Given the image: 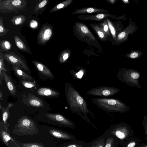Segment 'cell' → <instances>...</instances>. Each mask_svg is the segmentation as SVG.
Returning a JSON list of instances; mask_svg holds the SVG:
<instances>
[{
  "label": "cell",
  "instance_id": "cell-1",
  "mask_svg": "<svg viewBox=\"0 0 147 147\" xmlns=\"http://www.w3.org/2000/svg\"><path fill=\"white\" fill-rule=\"evenodd\" d=\"M65 96L69 107L72 113L76 114L82 119L95 129L97 128L90 120L88 115L90 114L95 120L94 113L89 109L84 98L71 85L67 83L65 89Z\"/></svg>",
  "mask_w": 147,
  "mask_h": 147
},
{
  "label": "cell",
  "instance_id": "cell-2",
  "mask_svg": "<svg viewBox=\"0 0 147 147\" xmlns=\"http://www.w3.org/2000/svg\"><path fill=\"white\" fill-rule=\"evenodd\" d=\"M99 108L109 113H125L130 110L129 107L121 100L115 98L98 97L91 99Z\"/></svg>",
  "mask_w": 147,
  "mask_h": 147
},
{
  "label": "cell",
  "instance_id": "cell-3",
  "mask_svg": "<svg viewBox=\"0 0 147 147\" xmlns=\"http://www.w3.org/2000/svg\"><path fill=\"white\" fill-rule=\"evenodd\" d=\"M38 132L34 121L26 116L22 117L18 119L12 130L13 134L20 136L36 135Z\"/></svg>",
  "mask_w": 147,
  "mask_h": 147
},
{
  "label": "cell",
  "instance_id": "cell-4",
  "mask_svg": "<svg viewBox=\"0 0 147 147\" xmlns=\"http://www.w3.org/2000/svg\"><path fill=\"white\" fill-rule=\"evenodd\" d=\"M104 133L116 136L121 145L129 138L134 136V131L131 128L123 123L109 125Z\"/></svg>",
  "mask_w": 147,
  "mask_h": 147
},
{
  "label": "cell",
  "instance_id": "cell-5",
  "mask_svg": "<svg viewBox=\"0 0 147 147\" xmlns=\"http://www.w3.org/2000/svg\"><path fill=\"white\" fill-rule=\"evenodd\" d=\"M119 79L127 85L141 88L139 80L141 73L136 70L131 68H123L120 71Z\"/></svg>",
  "mask_w": 147,
  "mask_h": 147
},
{
  "label": "cell",
  "instance_id": "cell-6",
  "mask_svg": "<svg viewBox=\"0 0 147 147\" xmlns=\"http://www.w3.org/2000/svg\"><path fill=\"white\" fill-rule=\"evenodd\" d=\"M26 0H3L0 2V12L7 13L18 10H25Z\"/></svg>",
  "mask_w": 147,
  "mask_h": 147
},
{
  "label": "cell",
  "instance_id": "cell-7",
  "mask_svg": "<svg viewBox=\"0 0 147 147\" xmlns=\"http://www.w3.org/2000/svg\"><path fill=\"white\" fill-rule=\"evenodd\" d=\"M120 90L114 87L103 86L94 88L86 92L88 95L103 97L111 96L118 93Z\"/></svg>",
  "mask_w": 147,
  "mask_h": 147
},
{
  "label": "cell",
  "instance_id": "cell-8",
  "mask_svg": "<svg viewBox=\"0 0 147 147\" xmlns=\"http://www.w3.org/2000/svg\"><path fill=\"white\" fill-rule=\"evenodd\" d=\"M0 57L3 58L14 66L26 71L28 67L24 61L19 56L13 52L2 53L1 52Z\"/></svg>",
  "mask_w": 147,
  "mask_h": 147
},
{
  "label": "cell",
  "instance_id": "cell-9",
  "mask_svg": "<svg viewBox=\"0 0 147 147\" xmlns=\"http://www.w3.org/2000/svg\"><path fill=\"white\" fill-rule=\"evenodd\" d=\"M46 116L50 120L54 121L56 125L71 128L75 127L76 125L74 122L62 115L47 113Z\"/></svg>",
  "mask_w": 147,
  "mask_h": 147
},
{
  "label": "cell",
  "instance_id": "cell-10",
  "mask_svg": "<svg viewBox=\"0 0 147 147\" xmlns=\"http://www.w3.org/2000/svg\"><path fill=\"white\" fill-rule=\"evenodd\" d=\"M22 96L23 102L30 107L37 108L40 110L46 107V104H47L41 99L30 93L27 96L23 94Z\"/></svg>",
  "mask_w": 147,
  "mask_h": 147
},
{
  "label": "cell",
  "instance_id": "cell-11",
  "mask_svg": "<svg viewBox=\"0 0 147 147\" xmlns=\"http://www.w3.org/2000/svg\"><path fill=\"white\" fill-rule=\"evenodd\" d=\"M53 33L52 28L49 24H45L41 28L38 34V43L41 45L45 44L50 39Z\"/></svg>",
  "mask_w": 147,
  "mask_h": 147
},
{
  "label": "cell",
  "instance_id": "cell-12",
  "mask_svg": "<svg viewBox=\"0 0 147 147\" xmlns=\"http://www.w3.org/2000/svg\"><path fill=\"white\" fill-rule=\"evenodd\" d=\"M137 29V27L135 24H129L123 31L118 34L115 42L120 44L125 41H128L129 35H133Z\"/></svg>",
  "mask_w": 147,
  "mask_h": 147
},
{
  "label": "cell",
  "instance_id": "cell-13",
  "mask_svg": "<svg viewBox=\"0 0 147 147\" xmlns=\"http://www.w3.org/2000/svg\"><path fill=\"white\" fill-rule=\"evenodd\" d=\"M74 30L81 36L87 37L91 40L94 41L96 40L87 26L82 23L76 22L74 26Z\"/></svg>",
  "mask_w": 147,
  "mask_h": 147
},
{
  "label": "cell",
  "instance_id": "cell-14",
  "mask_svg": "<svg viewBox=\"0 0 147 147\" xmlns=\"http://www.w3.org/2000/svg\"><path fill=\"white\" fill-rule=\"evenodd\" d=\"M78 19L82 20L102 21L108 18L116 19V17L107 13H100L92 15H82L77 17Z\"/></svg>",
  "mask_w": 147,
  "mask_h": 147
},
{
  "label": "cell",
  "instance_id": "cell-15",
  "mask_svg": "<svg viewBox=\"0 0 147 147\" xmlns=\"http://www.w3.org/2000/svg\"><path fill=\"white\" fill-rule=\"evenodd\" d=\"M49 133L53 136L63 140L71 141L76 140V137L73 134L61 130L50 129Z\"/></svg>",
  "mask_w": 147,
  "mask_h": 147
},
{
  "label": "cell",
  "instance_id": "cell-16",
  "mask_svg": "<svg viewBox=\"0 0 147 147\" xmlns=\"http://www.w3.org/2000/svg\"><path fill=\"white\" fill-rule=\"evenodd\" d=\"M109 11L108 10L95 7H86L77 9L71 13V14L73 15L107 13Z\"/></svg>",
  "mask_w": 147,
  "mask_h": 147
},
{
  "label": "cell",
  "instance_id": "cell-17",
  "mask_svg": "<svg viewBox=\"0 0 147 147\" xmlns=\"http://www.w3.org/2000/svg\"><path fill=\"white\" fill-rule=\"evenodd\" d=\"M37 94L40 96L49 98H56L60 94L59 92L51 88L42 87L38 89L37 91Z\"/></svg>",
  "mask_w": 147,
  "mask_h": 147
},
{
  "label": "cell",
  "instance_id": "cell-18",
  "mask_svg": "<svg viewBox=\"0 0 147 147\" xmlns=\"http://www.w3.org/2000/svg\"><path fill=\"white\" fill-rule=\"evenodd\" d=\"M102 136L105 140V147H117L118 146L119 143V140L115 136L104 133Z\"/></svg>",
  "mask_w": 147,
  "mask_h": 147
},
{
  "label": "cell",
  "instance_id": "cell-19",
  "mask_svg": "<svg viewBox=\"0 0 147 147\" xmlns=\"http://www.w3.org/2000/svg\"><path fill=\"white\" fill-rule=\"evenodd\" d=\"M91 142H86L81 140H73L66 142L60 146L62 147H91Z\"/></svg>",
  "mask_w": 147,
  "mask_h": 147
},
{
  "label": "cell",
  "instance_id": "cell-20",
  "mask_svg": "<svg viewBox=\"0 0 147 147\" xmlns=\"http://www.w3.org/2000/svg\"><path fill=\"white\" fill-rule=\"evenodd\" d=\"M32 62L37 70L42 74L50 77L53 76L51 72L45 65L36 60Z\"/></svg>",
  "mask_w": 147,
  "mask_h": 147
},
{
  "label": "cell",
  "instance_id": "cell-21",
  "mask_svg": "<svg viewBox=\"0 0 147 147\" xmlns=\"http://www.w3.org/2000/svg\"><path fill=\"white\" fill-rule=\"evenodd\" d=\"M13 106V104L11 102L9 103L8 106L6 108L2 107L1 104L0 105V108L2 112V116L3 125L6 130L7 131H8V129L7 124V120L10 115L9 109L10 108Z\"/></svg>",
  "mask_w": 147,
  "mask_h": 147
},
{
  "label": "cell",
  "instance_id": "cell-22",
  "mask_svg": "<svg viewBox=\"0 0 147 147\" xmlns=\"http://www.w3.org/2000/svg\"><path fill=\"white\" fill-rule=\"evenodd\" d=\"M4 79L7 86L9 93L13 96L15 95L16 92V88L10 78L4 71H2Z\"/></svg>",
  "mask_w": 147,
  "mask_h": 147
},
{
  "label": "cell",
  "instance_id": "cell-23",
  "mask_svg": "<svg viewBox=\"0 0 147 147\" xmlns=\"http://www.w3.org/2000/svg\"><path fill=\"white\" fill-rule=\"evenodd\" d=\"M89 25L97 33L101 40H106L108 36L100 26L96 24H90Z\"/></svg>",
  "mask_w": 147,
  "mask_h": 147
},
{
  "label": "cell",
  "instance_id": "cell-24",
  "mask_svg": "<svg viewBox=\"0 0 147 147\" xmlns=\"http://www.w3.org/2000/svg\"><path fill=\"white\" fill-rule=\"evenodd\" d=\"M74 0H65L55 5L49 11L51 13L63 9L70 5Z\"/></svg>",
  "mask_w": 147,
  "mask_h": 147
},
{
  "label": "cell",
  "instance_id": "cell-25",
  "mask_svg": "<svg viewBox=\"0 0 147 147\" xmlns=\"http://www.w3.org/2000/svg\"><path fill=\"white\" fill-rule=\"evenodd\" d=\"M134 136L129 138L125 141L121 145L122 146L126 147H138V145L140 143V140Z\"/></svg>",
  "mask_w": 147,
  "mask_h": 147
},
{
  "label": "cell",
  "instance_id": "cell-26",
  "mask_svg": "<svg viewBox=\"0 0 147 147\" xmlns=\"http://www.w3.org/2000/svg\"><path fill=\"white\" fill-rule=\"evenodd\" d=\"M7 131L6 129L5 130L3 129H1L0 130V136L4 143L7 146H9L8 143L9 141L11 140L14 142L17 145V146H18L17 144L15 142Z\"/></svg>",
  "mask_w": 147,
  "mask_h": 147
},
{
  "label": "cell",
  "instance_id": "cell-27",
  "mask_svg": "<svg viewBox=\"0 0 147 147\" xmlns=\"http://www.w3.org/2000/svg\"><path fill=\"white\" fill-rule=\"evenodd\" d=\"M143 55L142 51L137 50H131L130 51L125 55L129 59H136L140 58Z\"/></svg>",
  "mask_w": 147,
  "mask_h": 147
},
{
  "label": "cell",
  "instance_id": "cell-28",
  "mask_svg": "<svg viewBox=\"0 0 147 147\" xmlns=\"http://www.w3.org/2000/svg\"><path fill=\"white\" fill-rule=\"evenodd\" d=\"M13 69L15 73L23 79L29 81L32 80V78L24 72L22 69L14 66L13 67Z\"/></svg>",
  "mask_w": 147,
  "mask_h": 147
},
{
  "label": "cell",
  "instance_id": "cell-29",
  "mask_svg": "<svg viewBox=\"0 0 147 147\" xmlns=\"http://www.w3.org/2000/svg\"><path fill=\"white\" fill-rule=\"evenodd\" d=\"M26 19V17L23 15H18L13 16L10 22L14 25H20L24 24Z\"/></svg>",
  "mask_w": 147,
  "mask_h": 147
},
{
  "label": "cell",
  "instance_id": "cell-30",
  "mask_svg": "<svg viewBox=\"0 0 147 147\" xmlns=\"http://www.w3.org/2000/svg\"><path fill=\"white\" fill-rule=\"evenodd\" d=\"M49 0H41L36 5L33 12L36 14H39L42 10H43L47 4Z\"/></svg>",
  "mask_w": 147,
  "mask_h": 147
},
{
  "label": "cell",
  "instance_id": "cell-31",
  "mask_svg": "<svg viewBox=\"0 0 147 147\" xmlns=\"http://www.w3.org/2000/svg\"><path fill=\"white\" fill-rule=\"evenodd\" d=\"M12 48V44L8 40H3L0 41V52H7Z\"/></svg>",
  "mask_w": 147,
  "mask_h": 147
},
{
  "label": "cell",
  "instance_id": "cell-32",
  "mask_svg": "<svg viewBox=\"0 0 147 147\" xmlns=\"http://www.w3.org/2000/svg\"><path fill=\"white\" fill-rule=\"evenodd\" d=\"M14 38L15 43L17 47L21 50L27 52L28 49L27 47L20 38L17 36H15Z\"/></svg>",
  "mask_w": 147,
  "mask_h": 147
},
{
  "label": "cell",
  "instance_id": "cell-33",
  "mask_svg": "<svg viewBox=\"0 0 147 147\" xmlns=\"http://www.w3.org/2000/svg\"><path fill=\"white\" fill-rule=\"evenodd\" d=\"M91 142V147H105V141L102 135Z\"/></svg>",
  "mask_w": 147,
  "mask_h": 147
},
{
  "label": "cell",
  "instance_id": "cell-34",
  "mask_svg": "<svg viewBox=\"0 0 147 147\" xmlns=\"http://www.w3.org/2000/svg\"><path fill=\"white\" fill-rule=\"evenodd\" d=\"M106 20L107 21L111 34L115 42L117 36V31L116 28L112 22L111 20L109 19V18H106Z\"/></svg>",
  "mask_w": 147,
  "mask_h": 147
},
{
  "label": "cell",
  "instance_id": "cell-35",
  "mask_svg": "<svg viewBox=\"0 0 147 147\" xmlns=\"http://www.w3.org/2000/svg\"><path fill=\"white\" fill-rule=\"evenodd\" d=\"M99 26L107 36H111V34L106 19L104 20L102 22H101Z\"/></svg>",
  "mask_w": 147,
  "mask_h": 147
},
{
  "label": "cell",
  "instance_id": "cell-36",
  "mask_svg": "<svg viewBox=\"0 0 147 147\" xmlns=\"http://www.w3.org/2000/svg\"><path fill=\"white\" fill-rule=\"evenodd\" d=\"M19 147H45L42 144L37 142L25 143H20Z\"/></svg>",
  "mask_w": 147,
  "mask_h": 147
},
{
  "label": "cell",
  "instance_id": "cell-37",
  "mask_svg": "<svg viewBox=\"0 0 147 147\" xmlns=\"http://www.w3.org/2000/svg\"><path fill=\"white\" fill-rule=\"evenodd\" d=\"M9 29H6L4 26L3 18L0 16V36H3L6 35L9 31Z\"/></svg>",
  "mask_w": 147,
  "mask_h": 147
},
{
  "label": "cell",
  "instance_id": "cell-38",
  "mask_svg": "<svg viewBox=\"0 0 147 147\" xmlns=\"http://www.w3.org/2000/svg\"><path fill=\"white\" fill-rule=\"evenodd\" d=\"M4 59L0 57V78L2 80L4 79V77L2 71H4L5 72L7 71V69L5 67V65L4 63Z\"/></svg>",
  "mask_w": 147,
  "mask_h": 147
},
{
  "label": "cell",
  "instance_id": "cell-39",
  "mask_svg": "<svg viewBox=\"0 0 147 147\" xmlns=\"http://www.w3.org/2000/svg\"><path fill=\"white\" fill-rule=\"evenodd\" d=\"M69 54L66 51L62 52L59 55V60L60 63H62L64 62L68 58Z\"/></svg>",
  "mask_w": 147,
  "mask_h": 147
},
{
  "label": "cell",
  "instance_id": "cell-40",
  "mask_svg": "<svg viewBox=\"0 0 147 147\" xmlns=\"http://www.w3.org/2000/svg\"><path fill=\"white\" fill-rule=\"evenodd\" d=\"M21 82L24 87L28 88H33L36 86L35 83L32 82H30L28 80H22Z\"/></svg>",
  "mask_w": 147,
  "mask_h": 147
},
{
  "label": "cell",
  "instance_id": "cell-41",
  "mask_svg": "<svg viewBox=\"0 0 147 147\" xmlns=\"http://www.w3.org/2000/svg\"><path fill=\"white\" fill-rule=\"evenodd\" d=\"M143 118L142 124L144 130V134L146 136L145 139L147 140V115L144 116Z\"/></svg>",
  "mask_w": 147,
  "mask_h": 147
},
{
  "label": "cell",
  "instance_id": "cell-42",
  "mask_svg": "<svg viewBox=\"0 0 147 147\" xmlns=\"http://www.w3.org/2000/svg\"><path fill=\"white\" fill-rule=\"evenodd\" d=\"M29 25L30 27L32 28L35 29L37 27L38 23L36 21L34 20H32L30 22Z\"/></svg>",
  "mask_w": 147,
  "mask_h": 147
},
{
  "label": "cell",
  "instance_id": "cell-43",
  "mask_svg": "<svg viewBox=\"0 0 147 147\" xmlns=\"http://www.w3.org/2000/svg\"><path fill=\"white\" fill-rule=\"evenodd\" d=\"M83 74V73L82 71H80L76 74V75L79 78H81L82 77Z\"/></svg>",
  "mask_w": 147,
  "mask_h": 147
},
{
  "label": "cell",
  "instance_id": "cell-44",
  "mask_svg": "<svg viewBox=\"0 0 147 147\" xmlns=\"http://www.w3.org/2000/svg\"><path fill=\"white\" fill-rule=\"evenodd\" d=\"M109 3L113 4L115 3V0H106Z\"/></svg>",
  "mask_w": 147,
  "mask_h": 147
},
{
  "label": "cell",
  "instance_id": "cell-45",
  "mask_svg": "<svg viewBox=\"0 0 147 147\" xmlns=\"http://www.w3.org/2000/svg\"><path fill=\"white\" fill-rule=\"evenodd\" d=\"M147 147V143L140 144L138 147Z\"/></svg>",
  "mask_w": 147,
  "mask_h": 147
},
{
  "label": "cell",
  "instance_id": "cell-46",
  "mask_svg": "<svg viewBox=\"0 0 147 147\" xmlns=\"http://www.w3.org/2000/svg\"><path fill=\"white\" fill-rule=\"evenodd\" d=\"M3 97V93L2 92L1 89H0V99L1 100H2V98Z\"/></svg>",
  "mask_w": 147,
  "mask_h": 147
},
{
  "label": "cell",
  "instance_id": "cell-47",
  "mask_svg": "<svg viewBox=\"0 0 147 147\" xmlns=\"http://www.w3.org/2000/svg\"><path fill=\"white\" fill-rule=\"evenodd\" d=\"M125 4H127L129 3V0H121Z\"/></svg>",
  "mask_w": 147,
  "mask_h": 147
},
{
  "label": "cell",
  "instance_id": "cell-48",
  "mask_svg": "<svg viewBox=\"0 0 147 147\" xmlns=\"http://www.w3.org/2000/svg\"><path fill=\"white\" fill-rule=\"evenodd\" d=\"M2 0H0V2H1V1Z\"/></svg>",
  "mask_w": 147,
  "mask_h": 147
}]
</instances>
